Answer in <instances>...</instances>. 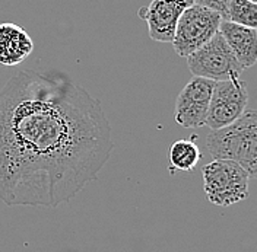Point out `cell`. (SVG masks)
<instances>
[{"label": "cell", "instance_id": "obj_1", "mask_svg": "<svg viewBox=\"0 0 257 252\" xmlns=\"http://www.w3.org/2000/svg\"><path fill=\"white\" fill-rule=\"evenodd\" d=\"M114 150L101 102L60 72L19 70L0 89V200L57 207L95 181Z\"/></svg>", "mask_w": 257, "mask_h": 252}, {"label": "cell", "instance_id": "obj_2", "mask_svg": "<svg viewBox=\"0 0 257 252\" xmlns=\"http://www.w3.org/2000/svg\"><path fill=\"white\" fill-rule=\"evenodd\" d=\"M206 147L213 159L234 160L250 178H257V108L245 111L231 126L210 131Z\"/></svg>", "mask_w": 257, "mask_h": 252}, {"label": "cell", "instance_id": "obj_3", "mask_svg": "<svg viewBox=\"0 0 257 252\" xmlns=\"http://www.w3.org/2000/svg\"><path fill=\"white\" fill-rule=\"evenodd\" d=\"M202 176L206 198L213 205L229 207L250 195V176L234 160L213 159L202 168Z\"/></svg>", "mask_w": 257, "mask_h": 252}, {"label": "cell", "instance_id": "obj_4", "mask_svg": "<svg viewBox=\"0 0 257 252\" xmlns=\"http://www.w3.org/2000/svg\"><path fill=\"white\" fill-rule=\"evenodd\" d=\"M187 66L193 76L224 82L241 79L244 67L218 32L209 43L187 57Z\"/></svg>", "mask_w": 257, "mask_h": 252}, {"label": "cell", "instance_id": "obj_5", "mask_svg": "<svg viewBox=\"0 0 257 252\" xmlns=\"http://www.w3.org/2000/svg\"><path fill=\"white\" fill-rule=\"evenodd\" d=\"M222 16L208 8L192 5L178 19L173 47L180 57H189L209 43L218 32Z\"/></svg>", "mask_w": 257, "mask_h": 252}, {"label": "cell", "instance_id": "obj_6", "mask_svg": "<svg viewBox=\"0 0 257 252\" xmlns=\"http://www.w3.org/2000/svg\"><path fill=\"white\" fill-rule=\"evenodd\" d=\"M247 102L248 91L242 79L215 82L205 126L212 131L231 126L245 112Z\"/></svg>", "mask_w": 257, "mask_h": 252}, {"label": "cell", "instance_id": "obj_7", "mask_svg": "<svg viewBox=\"0 0 257 252\" xmlns=\"http://www.w3.org/2000/svg\"><path fill=\"white\" fill-rule=\"evenodd\" d=\"M215 82L203 78H193L178 95L174 118L184 128H199L206 124L210 98Z\"/></svg>", "mask_w": 257, "mask_h": 252}, {"label": "cell", "instance_id": "obj_8", "mask_svg": "<svg viewBox=\"0 0 257 252\" xmlns=\"http://www.w3.org/2000/svg\"><path fill=\"white\" fill-rule=\"evenodd\" d=\"M192 5L193 0H152L149 6L141 9L139 15L145 19L154 41L173 43L180 16Z\"/></svg>", "mask_w": 257, "mask_h": 252}, {"label": "cell", "instance_id": "obj_9", "mask_svg": "<svg viewBox=\"0 0 257 252\" xmlns=\"http://www.w3.org/2000/svg\"><path fill=\"white\" fill-rule=\"evenodd\" d=\"M219 32L244 69H250L257 63V30L222 21Z\"/></svg>", "mask_w": 257, "mask_h": 252}, {"label": "cell", "instance_id": "obj_10", "mask_svg": "<svg viewBox=\"0 0 257 252\" xmlns=\"http://www.w3.org/2000/svg\"><path fill=\"white\" fill-rule=\"evenodd\" d=\"M34 43L28 32L16 24L0 25V64L18 66L30 57Z\"/></svg>", "mask_w": 257, "mask_h": 252}, {"label": "cell", "instance_id": "obj_11", "mask_svg": "<svg viewBox=\"0 0 257 252\" xmlns=\"http://www.w3.org/2000/svg\"><path fill=\"white\" fill-rule=\"evenodd\" d=\"M202 158V153L197 147V144L193 140H177L168 149V162L170 168L180 172H190L193 171L199 160Z\"/></svg>", "mask_w": 257, "mask_h": 252}, {"label": "cell", "instance_id": "obj_12", "mask_svg": "<svg viewBox=\"0 0 257 252\" xmlns=\"http://www.w3.org/2000/svg\"><path fill=\"white\" fill-rule=\"evenodd\" d=\"M226 21L257 30V5L250 0H231L226 11Z\"/></svg>", "mask_w": 257, "mask_h": 252}, {"label": "cell", "instance_id": "obj_13", "mask_svg": "<svg viewBox=\"0 0 257 252\" xmlns=\"http://www.w3.org/2000/svg\"><path fill=\"white\" fill-rule=\"evenodd\" d=\"M229 2L231 0H193L194 5H199V6L208 8L213 12H218L219 15L222 16L224 21H226V11H228V6H229Z\"/></svg>", "mask_w": 257, "mask_h": 252}, {"label": "cell", "instance_id": "obj_14", "mask_svg": "<svg viewBox=\"0 0 257 252\" xmlns=\"http://www.w3.org/2000/svg\"><path fill=\"white\" fill-rule=\"evenodd\" d=\"M250 2H253V3H256L257 5V0H250Z\"/></svg>", "mask_w": 257, "mask_h": 252}]
</instances>
